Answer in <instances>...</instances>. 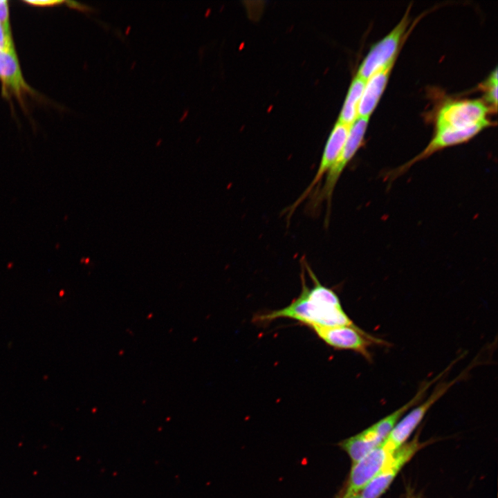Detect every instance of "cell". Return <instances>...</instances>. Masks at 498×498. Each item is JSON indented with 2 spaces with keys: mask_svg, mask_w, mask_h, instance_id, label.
Here are the masks:
<instances>
[{
  "mask_svg": "<svg viewBox=\"0 0 498 498\" xmlns=\"http://www.w3.org/2000/svg\"><path fill=\"white\" fill-rule=\"evenodd\" d=\"M369 118V117H358L351 124L342 150L333 165L326 173L325 181L322 185L315 189L308 196L310 199L307 208L310 212L315 214L320 206L324 202H326L327 217L329 216L332 196L335 185L344 169L363 142Z\"/></svg>",
  "mask_w": 498,
  "mask_h": 498,
  "instance_id": "2",
  "label": "cell"
},
{
  "mask_svg": "<svg viewBox=\"0 0 498 498\" xmlns=\"http://www.w3.org/2000/svg\"><path fill=\"white\" fill-rule=\"evenodd\" d=\"M418 438L396 450L380 472L360 492L363 498H378L389 488L404 465L421 448Z\"/></svg>",
  "mask_w": 498,
  "mask_h": 498,
  "instance_id": "7",
  "label": "cell"
},
{
  "mask_svg": "<svg viewBox=\"0 0 498 498\" xmlns=\"http://www.w3.org/2000/svg\"><path fill=\"white\" fill-rule=\"evenodd\" d=\"M0 81L3 94L13 95L21 102L25 94L33 93L23 77L16 53L0 50Z\"/></svg>",
  "mask_w": 498,
  "mask_h": 498,
  "instance_id": "9",
  "label": "cell"
},
{
  "mask_svg": "<svg viewBox=\"0 0 498 498\" xmlns=\"http://www.w3.org/2000/svg\"><path fill=\"white\" fill-rule=\"evenodd\" d=\"M486 99L497 107V68L491 73L486 83Z\"/></svg>",
  "mask_w": 498,
  "mask_h": 498,
  "instance_id": "13",
  "label": "cell"
},
{
  "mask_svg": "<svg viewBox=\"0 0 498 498\" xmlns=\"http://www.w3.org/2000/svg\"><path fill=\"white\" fill-rule=\"evenodd\" d=\"M408 25L407 14L394 28L376 43L361 63L356 75L367 80L380 68L396 58L399 44Z\"/></svg>",
  "mask_w": 498,
  "mask_h": 498,
  "instance_id": "6",
  "label": "cell"
},
{
  "mask_svg": "<svg viewBox=\"0 0 498 498\" xmlns=\"http://www.w3.org/2000/svg\"><path fill=\"white\" fill-rule=\"evenodd\" d=\"M463 376V374H461L451 381L439 384L424 402L411 410L397 423L383 441L389 449L395 452L402 446L430 407Z\"/></svg>",
  "mask_w": 498,
  "mask_h": 498,
  "instance_id": "4",
  "label": "cell"
},
{
  "mask_svg": "<svg viewBox=\"0 0 498 498\" xmlns=\"http://www.w3.org/2000/svg\"><path fill=\"white\" fill-rule=\"evenodd\" d=\"M395 58L367 80L358 108V117H369L376 108L387 85Z\"/></svg>",
  "mask_w": 498,
  "mask_h": 498,
  "instance_id": "10",
  "label": "cell"
},
{
  "mask_svg": "<svg viewBox=\"0 0 498 498\" xmlns=\"http://www.w3.org/2000/svg\"><path fill=\"white\" fill-rule=\"evenodd\" d=\"M0 50L16 53L11 35V30L0 22Z\"/></svg>",
  "mask_w": 498,
  "mask_h": 498,
  "instance_id": "14",
  "label": "cell"
},
{
  "mask_svg": "<svg viewBox=\"0 0 498 498\" xmlns=\"http://www.w3.org/2000/svg\"><path fill=\"white\" fill-rule=\"evenodd\" d=\"M343 498H363V497H362L360 496V495L359 493H358V494L344 496Z\"/></svg>",
  "mask_w": 498,
  "mask_h": 498,
  "instance_id": "17",
  "label": "cell"
},
{
  "mask_svg": "<svg viewBox=\"0 0 498 498\" xmlns=\"http://www.w3.org/2000/svg\"><path fill=\"white\" fill-rule=\"evenodd\" d=\"M25 3L27 4H29L30 6H39V7H46V6H57L59 4H62L64 3V1H58V0H31V1H24Z\"/></svg>",
  "mask_w": 498,
  "mask_h": 498,
  "instance_id": "16",
  "label": "cell"
},
{
  "mask_svg": "<svg viewBox=\"0 0 498 498\" xmlns=\"http://www.w3.org/2000/svg\"><path fill=\"white\" fill-rule=\"evenodd\" d=\"M0 22L10 29L8 1L6 0H0Z\"/></svg>",
  "mask_w": 498,
  "mask_h": 498,
  "instance_id": "15",
  "label": "cell"
},
{
  "mask_svg": "<svg viewBox=\"0 0 498 498\" xmlns=\"http://www.w3.org/2000/svg\"><path fill=\"white\" fill-rule=\"evenodd\" d=\"M489 109L480 100H462L444 105L436 119V129L465 128L489 122Z\"/></svg>",
  "mask_w": 498,
  "mask_h": 498,
  "instance_id": "5",
  "label": "cell"
},
{
  "mask_svg": "<svg viewBox=\"0 0 498 498\" xmlns=\"http://www.w3.org/2000/svg\"><path fill=\"white\" fill-rule=\"evenodd\" d=\"M365 80L356 75L352 80L338 122L351 125L358 118V108L366 83Z\"/></svg>",
  "mask_w": 498,
  "mask_h": 498,
  "instance_id": "12",
  "label": "cell"
},
{
  "mask_svg": "<svg viewBox=\"0 0 498 498\" xmlns=\"http://www.w3.org/2000/svg\"><path fill=\"white\" fill-rule=\"evenodd\" d=\"M302 261L313 282L312 287L307 286L302 274L299 295L281 309L257 315L255 322L266 323L278 318H289L311 328L356 326L344 311L337 294L321 284L305 259Z\"/></svg>",
  "mask_w": 498,
  "mask_h": 498,
  "instance_id": "1",
  "label": "cell"
},
{
  "mask_svg": "<svg viewBox=\"0 0 498 498\" xmlns=\"http://www.w3.org/2000/svg\"><path fill=\"white\" fill-rule=\"evenodd\" d=\"M381 443L368 427L360 433L342 441L339 445L348 454L352 463H355Z\"/></svg>",
  "mask_w": 498,
  "mask_h": 498,
  "instance_id": "11",
  "label": "cell"
},
{
  "mask_svg": "<svg viewBox=\"0 0 498 498\" xmlns=\"http://www.w3.org/2000/svg\"><path fill=\"white\" fill-rule=\"evenodd\" d=\"M311 329L323 342L333 349L357 352L368 360H371V346L387 344L386 342L371 335L356 325Z\"/></svg>",
  "mask_w": 498,
  "mask_h": 498,
  "instance_id": "3",
  "label": "cell"
},
{
  "mask_svg": "<svg viewBox=\"0 0 498 498\" xmlns=\"http://www.w3.org/2000/svg\"><path fill=\"white\" fill-rule=\"evenodd\" d=\"M394 452L382 441L358 462L353 463L344 496L359 493L380 472Z\"/></svg>",
  "mask_w": 498,
  "mask_h": 498,
  "instance_id": "8",
  "label": "cell"
}]
</instances>
